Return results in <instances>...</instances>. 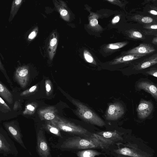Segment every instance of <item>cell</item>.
<instances>
[{
  "mask_svg": "<svg viewBox=\"0 0 157 157\" xmlns=\"http://www.w3.org/2000/svg\"><path fill=\"white\" fill-rule=\"evenodd\" d=\"M156 61H147L144 62L141 65L140 68L144 69L156 63Z\"/></svg>",
  "mask_w": 157,
  "mask_h": 157,
  "instance_id": "22",
  "label": "cell"
},
{
  "mask_svg": "<svg viewBox=\"0 0 157 157\" xmlns=\"http://www.w3.org/2000/svg\"><path fill=\"white\" fill-rule=\"evenodd\" d=\"M151 28L152 29H157V25H153L151 26Z\"/></svg>",
  "mask_w": 157,
  "mask_h": 157,
  "instance_id": "37",
  "label": "cell"
},
{
  "mask_svg": "<svg viewBox=\"0 0 157 157\" xmlns=\"http://www.w3.org/2000/svg\"><path fill=\"white\" fill-rule=\"evenodd\" d=\"M37 86L36 85H35L32 86L30 88L22 92H21L20 95L21 96H24L27 95L30 93L33 92L35 91L36 90Z\"/></svg>",
  "mask_w": 157,
  "mask_h": 157,
  "instance_id": "21",
  "label": "cell"
},
{
  "mask_svg": "<svg viewBox=\"0 0 157 157\" xmlns=\"http://www.w3.org/2000/svg\"><path fill=\"white\" fill-rule=\"evenodd\" d=\"M0 69L2 71H5V70L0 59Z\"/></svg>",
  "mask_w": 157,
  "mask_h": 157,
  "instance_id": "35",
  "label": "cell"
},
{
  "mask_svg": "<svg viewBox=\"0 0 157 157\" xmlns=\"http://www.w3.org/2000/svg\"><path fill=\"white\" fill-rule=\"evenodd\" d=\"M46 88L47 93H49L51 90V85L48 80L46 81Z\"/></svg>",
  "mask_w": 157,
  "mask_h": 157,
  "instance_id": "26",
  "label": "cell"
},
{
  "mask_svg": "<svg viewBox=\"0 0 157 157\" xmlns=\"http://www.w3.org/2000/svg\"><path fill=\"white\" fill-rule=\"evenodd\" d=\"M138 88L149 93L156 100L157 99L156 87L151 83L146 81L140 82L137 85Z\"/></svg>",
  "mask_w": 157,
  "mask_h": 157,
  "instance_id": "12",
  "label": "cell"
},
{
  "mask_svg": "<svg viewBox=\"0 0 157 157\" xmlns=\"http://www.w3.org/2000/svg\"><path fill=\"white\" fill-rule=\"evenodd\" d=\"M98 21L95 19H94L91 20L90 21V24L92 26H94L98 24Z\"/></svg>",
  "mask_w": 157,
  "mask_h": 157,
  "instance_id": "27",
  "label": "cell"
},
{
  "mask_svg": "<svg viewBox=\"0 0 157 157\" xmlns=\"http://www.w3.org/2000/svg\"><path fill=\"white\" fill-rule=\"evenodd\" d=\"M46 127V128L51 133L57 136L62 137L60 130L49 122H48Z\"/></svg>",
  "mask_w": 157,
  "mask_h": 157,
  "instance_id": "18",
  "label": "cell"
},
{
  "mask_svg": "<svg viewBox=\"0 0 157 157\" xmlns=\"http://www.w3.org/2000/svg\"><path fill=\"white\" fill-rule=\"evenodd\" d=\"M142 21L144 23H149L152 21L153 19L150 17H143Z\"/></svg>",
  "mask_w": 157,
  "mask_h": 157,
  "instance_id": "25",
  "label": "cell"
},
{
  "mask_svg": "<svg viewBox=\"0 0 157 157\" xmlns=\"http://www.w3.org/2000/svg\"><path fill=\"white\" fill-rule=\"evenodd\" d=\"M150 13L153 14H154L155 15H156L157 14V12L154 10H151L150 11Z\"/></svg>",
  "mask_w": 157,
  "mask_h": 157,
  "instance_id": "38",
  "label": "cell"
},
{
  "mask_svg": "<svg viewBox=\"0 0 157 157\" xmlns=\"http://www.w3.org/2000/svg\"><path fill=\"white\" fill-rule=\"evenodd\" d=\"M67 14V11L65 10H63L60 12V14L62 16H65Z\"/></svg>",
  "mask_w": 157,
  "mask_h": 157,
  "instance_id": "34",
  "label": "cell"
},
{
  "mask_svg": "<svg viewBox=\"0 0 157 157\" xmlns=\"http://www.w3.org/2000/svg\"><path fill=\"white\" fill-rule=\"evenodd\" d=\"M48 122L60 130L79 136L88 137L92 134L81 126L76 125L58 116L54 120Z\"/></svg>",
  "mask_w": 157,
  "mask_h": 157,
  "instance_id": "3",
  "label": "cell"
},
{
  "mask_svg": "<svg viewBox=\"0 0 157 157\" xmlns=\"http://www.w3.org/2000/svg\"><path fill=\"white\" fill-rule=\"evenodd\" d=\"M101 154V153L96 150H85L78 151L77 154L78 157H94Z\"/></svg>",
  "mask_w": 157,
  "mask_h": 157,
  "instance_id": "16",
  "label": "cell"
},
{
  "mask_svg": "<svg viewBox=\"0 0 157 157\" xmlns=\"http://www.w3.org/2000/svg\"><path fill=\"white\" fill-rule=\"evenodd\" d=\"M18 103L17 101H16V102L14 105V106H13L14 110H16V109H17L18 108Z\"/></svg>",
  "mask_w": 157,
  "mask_h": 157,
  "instance_id": "36",
  "label": "cell"
},
{
  "mask_svg": "<svg viewBox=\"0 0 157 157\" xmlns=\"http://www.w3.org/2000/svg\"><path fill=\"white\" fill-rule=\"evenodd\" d=\"M147 73L156 77H157V72L156 71L154 70L149 71L147 72Z\"/></svg>",
  "mask_w": 157,
  "mask_h": 157,
  "instance_id": "29",
  "label": "cell"
},
{
  "mask_svg": "<svg viewBox=\"0 0 157 157\" xmlns=\"http://www.w3.org/2000/svg\"><path fill=\"white\" fill-rule=\"evenodd\" d=\"M18 152L13 142L7 134L0 132V154L17 155Z\"/></svg>",
  "mask_w": 157,
  "mask_h": 157,
  "instance_id": "4",
  "label": "cell"
},
{
  "mask_svg": "<svg viewBox=\"0 0 157 157\" xmlns=\"http://www.w3.org/2000/svg\"><path fill=\"white\" fill-rule=\"evenodd\" d=\"M108 1H110V2H113L114 1L113 0H108Z\"/></svg>",
  "mask_w": 157,
  "mask_h": 157,
  "instance_id": "40",
  "label": "cell"
},
{
  "mask_svg": "<svg viewBox=\"0 0 157 157\" xmlns=\"http://www.w3.org/2000/svg\"><path fill=\"white\" fill-rule=\"evenodd\" d=\"M29 71L26 67L23 66L18 67L15 71V78L22 88L27 86L29 78Z\"/></svg>",
  "mask_w": 157,
  "mask_h": 157,
  "instance_id": "8",
  "label": "cell"
},
{
  "mask_svg": "<svg viewBox=\"0 0 157 157\" xmlns=\"http://www.w3.org/2000/svg\"><path fill=\"white\" fill-rule=\"evenodd\" d=\"M124 112V108L122 105L119 102H115L109 105L106 111L105 117L108 120H116L121 117Z\"/></svg>",
  "mask_w": 157,
  "mask_h": 157,
  "instance_id": "5",
  "label": "cell"
},
{
  "mask_svg": "<svg viewBox=\"0 0 157 157\" xmlns=\"http://www.w3.org/2000/svg\"><path fill=\"white\" fill-rule=\"evenodd\" d=\"M96 134L111 144L115 141L123 140L121 135L115 131H102L98 132Z\"/></svg>",
  "mask_w": 157,
  "mask_h": 157,
  "instance_id": "11",
  "label": "cell"
},
{
  "mask_svg": "<svg viewBox=\"0 0 157 157\" xmlns=\"http://www.w3.org/2000/svg\"><path fill=\"white\" fill-rule=\"evenodd\" d=\"M57 112L55 107L49 106L39 109L38 113L41 120L50 121L56 118L57 116Z\"/></svg>",
  "mask_w": 157,
  "mask_h": 157,
  "instance_id": "9",
  "label": "cell"
},
{
  "mask_svg": "<svg viewBox=\"0 0 157 157\" xmlns=\"http://www.w3.org/2000/svg\"><path fill=\"white\" fill-rule=\"evenodd\" d=\"M118 157H131L128 156H125V155H124V156L120 155L119 156H118Z\"/></svg>",
  "mask_w": 157,
  "mask_h": 157,
  "instance_id": "39",
  "label": "cell"
},
{
  "mask_svg": "<svg viewBox=\"0 0 157 157\" xmlns=\"http://www.w3.org/2000/svg\"><path fill=\"white\" fill-rule=\"evenodd\" d=\"M37 150L40 157H49L50 149L44 135L41 131L37 136Z\"/></svg>",
  "mask_w": 157,
  "mask_h": 157,
  "instance_id": "6",
  "label": "cell"
},
{
  "mask_svg": "<svg viewBox=\"0 0 157 157\" xmlns=\"http://www.w3.org/2000/svg\"><path fill=\"white\" fill-rule=\"evenodd\" d=\"M0 105L9 110H11L10 108L1 97H0Z\"/></svg>",
  "mask_w": 157,
  "mask_h": 157,
  "instance_id": "23",
  "label": "cell"
},
{
  "mask_svg": "<svg viewBox=\"0 0 157 157\" xmlns=\"http://www.w3.org/2000/svg\"><path fill=\"white\" fill-rule=\"evenodd\" d=\"M120 17L118 16H116L112 20V22L113 23H117L119 21Z\"/></svg>",
  "mask_w": 157,
  "mask_h": 157,
  "instance_id": "32",
  "label": "cell"
},
{
  "mask_svg": "<svg viewBox=\"0 0 157 157\" xmlns=\"http://www.w3.org/2000/svg\"><path fill=\"white\" fill-rule=\"evenodd\" d=\"M116 153L131 157H147L146 155L135 149L124 147L115 150Z\"/></svg>",
  "mask_w": 157,
  "mask_h": 157,
  "instance_id": "10",
  "label": "cell"
},
{
  "mask_svg": "<svg viewBox=\"0 0 157 157\" xmlns=\"http://www.w3.org/2000/svg\"><path fill=\"white\" fill-rule=\"evenodd\" d=\"M154 50L153 49L150 47L142 46L131 50L128 52V53L131 54H146L150 53Z\"/></svg>",
  "mask_w": 157,
  "mask_h": 157,
  "instance_id": "15",
  "label": "cell"
},
{
  "mask_svg": "<svg viewBox=\"0 0 157 157\" xmlns=\"http://www.w3.org/2000/svg\"><path fill=\"white\" fill-rule=\"evenodd\" d=\"M56 43L57 39L55 38H54L52 39L51 40L50 43V44L51 46H53L56 44Z\"/></svg>",
  "mask_w": 157,
  "mask_h": 157,
  "instance_id": "31",
  "label": "cell"
},
{
  "mask_svg": "<svg viewBox=\"0 0 157 157\" xmlns=\"http://www.w3.org/2000/svg\"><path fill=\"white\" fill-rule=\"evenodd\" d=\"M0 95L9 104L13 103V95L9 90L0 82Z\"/></svg>",
  "mask_w": 157,
  "mask_h": 157,
  "instance_id": "14",
  "label": "cell"
},
{
  "mask_svg": "<svg viewBox=\"0 0 157 157\" xmlns=\"http://www.w3.org/2000/svg\"><path fill=\"white\" fill-rule=\"evenodd\" d=\"M22 0H16L13 1L12 3L10 14L13 17L17 13L22 2Z\"/></svg>",
  "mask_w": 157,
  "mask_h": 157,
  "instance_id": "17",
  "label": "cell"
},
{
  "mask_svg": "<svg viewBox=\"0 0 157 157\" xmlns=\"http://www.w3.org/2000/svg\"><path fill=\"white\" fill-rule=\"evenodd\" d=\"M84 55L86 59L88 62L92 63L93 62V58L90 55L84 53Z\"/></svg>",
  "mask_w": 157,
  "mask_h": 157,
  "instance_id": "24",
  "label": "cell"
},
{
  "mask_svg": "<svg viewBox=\"0 0 157 157\" xmlns=\"http://www.w3.org/2000/svg\"><path fill=\"white\" fill-rule=\"evenodd\" d=\"M111 144L96 133H92L88 137L75 136L69 138L64 142L61 147L71 149H105Z\"/></svg>",
  "mask_w": 157,
  "mask_h": 157,
  "instance_id": "1",
  "label": "cell"
},
{
  "mask_svg": "<svg viewBox=\"0 0 157 157\" xmlns=\"http://www.w3.org/2000/svg\"><path fill=\"white\" fill-rule=\"evenodd\" d=\"M36 105L33 104H29L27 105L23 112L24 115H31L34 113L36 108Z\"/></svg>",
  "mask_w": 157,
  "mask_h": 157,
  "instance_id": "20",
  "label": "cell"
},
{
  "mask_svg": "<svg viewBox=\"0 0 157 157\" xmlns=\"http://www.w3.org/2000/svg\"><path fill=\"white\" fill-rule=\"evenodd\" d=\"M109 48L112 49H116L119 48L121 47L120 45L116 44H110V45Z\"/></svg>",
  "mask_w": 157,
  "mask_h": 157,
  "instance_id": "30",
  "label": "cell"
},
{
  "mask_svg": "<svg viewBox=\"0 0 157 157\" xmlns=\"http://www.w3.org/2000/svg\"><path fill=\"white\" fill-rule=\"evenodd\" d=\"M6 127L12 136L23 147L25 148L22 140V136L20 130L15 125L8 124Z\"/></svg>",
  "mask_w": 157,
  "mask_h": 157,
  "instance_id": "13",
  "label": "cell"
},
{
  "mask_svg": "<svg viewBox=\"0 0 157 157\" xmlns=\"http://www.w3.org/2000/svg\"><path fill=\"white\" fill-rule=\"evenodd\" d=\"M72 102L76 106V114L82 119L100 127L105 124L100 117L86 105L74 99H72Z\"/></svg>",
  "mask_w": 157,
  "mask_h": 157,
  "instance_id": "2",
  "label": "cell"
},
{
  "mask_svg": "<svg viewBox=\"0 0 157 157\" xmlns=\"http://www.w3.org/2000/svg\"><path fill=\"white\" fill-rule=\"evenodd\" d=\"M36 36V33L35 32H32L29 35L28 37L29 39H33Z\"/></svg>",
  "mask_w": 157,
  "mask_h": 157,
  "instance_id": "33",
  "label": "cell"
},
{
  "mask_svg": "<svg viewBox=\"0 0 157 157\" xmlns=\"http://www.w3.org/2000/svg\"><path fill=\"white\" fill-rule=\"evenodd\" d=\"M133 35L136 37L141 38L142 37V34L138 31H135L133 33Z\"/></svg>",
  "mask_w": 157,
  "mask_h": 157,
  "instance_id": "28",
  "label": "cell"
},
{
  "mask_svg": "<svg viewBox=\"0 0 157 157\" xmlns=\"http://www.w3.org/2000/svg\"><path fill=\"white\" fill-rule=\"evenodd\" d=\"M144 55L137 54H131L125 56L121 59H117L116 63L118 62H122L124 61H126L131 60L134 59L138 58Z\"/></svg>",
  "mask_w": 157,
  "mask_h": 157,
  "instance_id": "19",
  "label": "cell"
},
{
  "mask_svg": "<svg viewBox=\"0 0 157 157\" xmlns=\"http://www.w3.org/2000/svg\"><path fill=\"white\" fill-rule=\"evenodd\" d=\"M153 107L151 101L141 100L136 109L138 117L143 119L148 117L153 111Z\"/></svg>",
  "mask_w": 157,
  "mask_h": 157,
  "instance_id": "7",
  "label": "cell"
}]
</instances>
